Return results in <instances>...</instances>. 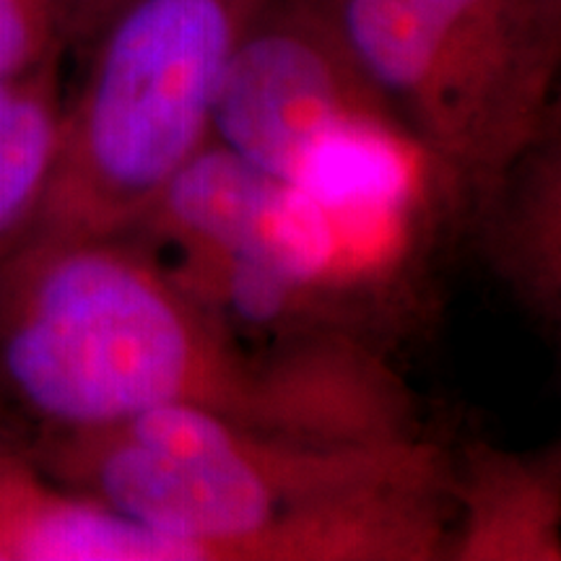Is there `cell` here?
<instances>
[{"label": "cell", "instance_id": "277c9868", "mask_svg": "<svg viewBox=\"0 0 561 561\" xmlns=\"http://www.w3.org/2000/svg\"><path fill=\"white\" fill-rule=\"evenodd\" d=\"M385 107L466 185L549 130L559 0H314Z\"/></svg>", "mask_w": 561, "mask_h": 561}, {"label": "cell", "instance_id": "5b68a950", "mask_svg": "<svg viewBox=\"0 0 561 561\" xmlns=\"http://www.w3.org/2000/svg\"><path fill=\"white\" fill-rule=\"evenodd\" d=\"M367 115L390 112L318 3L265 0L224 70L210 140L291 182L328 133Z\"/></svg>", "mask_w": 561, "mask_h": 561}, {"label": "cell", "instance_id": "9c48e42d", "mask_svg": "<svg viewBox=\"0 0 561 561\" xmlns=\"http://www.w3.org/2000/svg\"><path fill=\"white\" fill-rule=\"evenodd\" d=\"M66 53V0H0V79L30 76Z\"/></svg>", "mask_w": 561, "mask_h": 561}, {"label": "cell", "instance_id": "7a4b0ae2", "mask_svg": "<svg viewBox=\"0 0 561 561\" xmlns=\"http://www.w3.org/2000/svg\"><path fill=\"white\" fill-rule=\"evenodd\" d=\"M263 388L255 351L133 234L0 250V445L24 458L157 405L244 419Z\"/></svg>", "mask_w": 561, "mask_h": 561}, {"label": "cell", "instance_id": "3957f363", "mask_svg": "<svg viewBox=\"0 0 561 561\" xmlns=\"http://www.w3.org/2000/svg\"><path fill=\"white\" fill-rule=\"evenodd\" d=\"M265 0H133L79 60L26 237L123 234L210 140L224 70ZM11 240V242H13Z\"/></svg>", "mask_w": 561, "mask_h": 561}, {"label": "cell", "instance_id": "ba28073f", "mask_svg": "<svg viewBox=\"0 0 561 561\" xmlns=\"http://www.w3.org/2000/svg\"><path fill=\"white\" fill-rule=\"evenodd\" d=\"M60 62L0 79V250L30 219L60 128Z\"/></svg>", "mask_w": 561, "mask_h": 561}, {"label": "cell", "instance_id": "8992f818", "mask_svg": "<svg viewBox=\"0 0 561 561\" xmlns=\"http://www.w3.org/2000/svg\"><path fill=\"white\" fill-rule=\"evenodd\" d=\"M128 231L261 265L314 286L367 328V314L341 289L333 234L318 206L294 182L250 164L216 140L180 167Z\"/></svg>", "mask_w": 561, "mask_h": 561}, {"label": "cell", "instance_id": "6da1fadb", "mask_svg": "<svg viewBox=\"0 0 561 561\" xmlns=\"http://www.w3.org/2000/svg\"><path fill=\"white\" fill-rule=\"evenodd\" d=\"M30 460L191 561L432 559L455 543V476L413 437L291 439L170 403Z\"/></svg>", "mask_w": 561, "mask_h": 561}, {"label": "cell", "instance_id": "30bf717a", "mask_svg": "<svg viewBox=\"0 0 561 561\" xmlns=\"http://www.w3.org/2000/svg\"><path fill=\"white\" fill-rule=\"evenodd\" d=\"M133 0H66V45L68 53L83 58L94 39L107 30L112 19Z\"/></svg>", "mask_w": 561, "mask_h": 561}, {"label": "cell", "instance_id": "52a82bcc", "mask_svg": "<svg viewBox=\"0 0 561 561\" xmlns=\"http://www.w3.org/2000/svg\"><path fill=\"white\" fill-rule=\"evenodd\" d=\"M0 561H191L182 546L60 486L0 445Z\"/></svg>", "mask_w": 561, "mask_h": 561}]
</instances>
